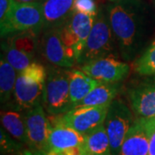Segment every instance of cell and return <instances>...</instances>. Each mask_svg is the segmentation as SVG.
Listing matches in <instances>:
<instances>
[{
  "label": "cell",
  "mask_w": 155,
  "mask_h": 155,
  "mask_svg": "<svg viewBox=\"0 0 155 155\" xmlns=\"http://www.w3.org/2000/svg\"><path fill=\"white\" fill-rule=\"evenodd\" d=\"M24 116L29 149L46 153L53 126L46 116L43 106L40 104L33 109L26 111Z\"/></svg>",
  "instance_id": "ba28073f"
},
{
  "label": "cell",
  "mask_w": 155,
  "mask_h": 155,
  "mask_svg": "<svg viewBox=\"0 0 155 155\" xmlns=\"http://www.w3.org/2000/svg\"><path fill=\"white\" fill-rule=\"evenodd\" d=\"M116 51H118L117 46L107 16L98 12L78 63L84 65L97 59L113 56Z\"/></svg>",
  "instance_id": "277c9868"
},
{
  "label": "cell",
  "mask_w": 155,
  "mask_h": 155,
  "mask_svg": "<svg viewBox=\"0 0 155 155\" xmlns=\"http://www.w3.org/2000/svg\"><path fill=\"white\" fill-rule=\"evenodd\" d=\"M44 90V84L32 83L27 81L19 73L14 89L15 110L28 111L41 104Z\"/></svg>",
  "instance_id": "5bb4252c"
},
{
  "label": "cell",
  "mask_w": 155,
  "mask_h": 155,
  "mask_svg": "<svg viewBox=\"0 0 155 155\" xmlns=\"http://www.w3.org/2000/svg\"><path fill=\"white\" fill-rule=\"evenodd\" d=\"M23 155H45L43 153H41V152H37V151H33V150H25Z\"/></svg>",
  "instance_id": "f546056e"
},
{
  "label": "cell",
  "mask_w": 155,
  "mask_h": 155,
  "mask_svg": "<svg viewBox=\"0 0 155 155\" xmlns=\"http://www.w3.org/2000/svg\"><path fill=\"white\" fill-rule=\"evenodd\" d=\"M74 11L91 16L97 15V9L95 0H74Z\"/></svg>",
  "instance_id": "484cf974"
},
{
  "label": "cell",
  "mask_w": 155,
  "mask_h": 155,
  "mask_svg": "<svg viewBox=\"0 0 155 155\" xmlns=\"http://www.w3.org/2000/svg\"><path fill=\"white\" fill-rule=\"evenodd\" d=\"M83 155H89V154H83Z\"/></svg>",
  "instance_id": "d6a6232c"
},
{
  "label": "cell",
  "mask_w": 155,
  "mask_h": 155,
  "mask_svg": "<svg viewBox=\"0 0 155 155\" xmlns=\"http://www.w3.org/2000/svg\"><path fill=\"white\" fill-rule=\"evenodd\" d=\"M80 70L102 83H119L128 76L130 67L115 57H105L84 64Z\"/></svg>",
  "instance_id": "30bf717a"
},
{
  "label": "cell",
  "mask_w": 155,
  "mask_h": 155,
  "mask_svg": "<svg viewBox=\"0 0 155 155\" xmlns=\"http://www.w3.org/2000/svg\"><path fill=\"white\" fill-rule=\"evenodd\" d=\"M112 3H117V2H123V1H130V0H109Z\"/></svg>",
  "instance_id": "4dcf8cb0"
},
{
  "label": "cell",
  "mask_w": 155,
  "mask_h": 155,
  "mask_svg": "<svg viewBox=\"0 0 155 155\" xmlns=\"http://www.w3.org/2000/svg\"><path fill=\"white\" fill-rule=\"evenodd\" d=\"M82 148L84 154L112 155L110 138L104 123L84 135Z\"/></svg>",
  "instance_id": "e0dca14e"
},
{
  "label": "cell",
  "mask_w": 155,
  "mask_h": 155,
  "mask_svg": "<svg viewBox=\"0 0 155 155\" xmlns=\"http://www.w3.org/2000/svg\"><path fill=\"white\" fill-rule=\"evenodd\" d=\"M134 119L131 108L122 99L115 98L109 105L104 126L110 138L112 155H120L124 139Z\"/></svg>",
  "instance_id": "5b68a950"
},
{
  "label": "cell",
  "mask_w": 155,
  "mask_h": 155,
  "mask_svg": "<svg viewBox=\"0 0 155 155\" xmlns=\"http://www.w3.org/2000/svg\"><path fill=\"white\" fill-rule=\"evenodd\" d=\"M17 71L1 54L0 60V98L1 104H6L14 94L17 82Z\"/></svg>",
  "instance_id": "ffe728a7"
},
{
  "label": "cell",
  "mask_w": 155,
  "mask_h": 155,
  "mask_svg": "<svg viewBox=\"0 0 155 155\" xmlns=\"http://www.w3.org/2000/svg\"><path fill=\"white\" fill-rule=\"evenodd\" d=\"M147 155H155V131L152 135V138L150 140L149 150Z\"/></svg>",
  "instance_id": "83f0119b"
},
{
  "label": "cell",
  "mask_w": 155,
  "mask_h": 155,
  "mask_svg": "<svg viewBox=\"0 0 155 155\" xmlns=\"http://www.w3.org/2000/svg\"><path fill=\"white\" fill-rule=\"evenodd\" d=\"M109 105L75 107L67 113L53 116V121L72 127L84 135L104 124Z\"/></svg>",
  "instance_id": "8992f818"
},
{
  "label": "cell",
  "mask_w": 155,
  "mask_h": 155,
  "mask_svg": "<svg viewBox=\"0 0 155 155\" xmlns=\"http://www.w3.org/2000/svg\"><path fill=\"white\" fill-rule=\"evenodd\" d=\"M99 84L81 70H70V97L73 108Z\"/></svg>",
  "instance_id": "ac0fdd59"
},
{
  "label": "cell",
  "mask_w": 155,
  "mask_h": 155,
  "mask_svg": "<svg viewBox=\"0 0 155 155\" xmlns=\"http://www.w3.org/2000/svg\"><path fill=\"white\" fill-rule=\"evenodd\" d=\"M2 52L6 61L19 73L33 62L34 56L11 47L5 42L2 43Z\"/></svg>",
  "instance_id": "7402d4cb"
},
{
  "label": "cell",
  "mask_w": 155,
  "mask_h": 155,
  "mask_svg": "<svg viewBox=\"0 0 155 155\" xmlns=\"http://www.w3.org/2000/svg\"><path fill=\"white\" fill-rule=\"evenodd\" d=\"M120 89L121 85L119 83L99 82V84L75 107L110 105L111 102L116 98Z\"/></svg>",
  "instance_id": "2e32d148"
},
{
  "label": "cell",
  "mask_w": 155,
  "mask_h": 155,
  "mask_svg": "<svg viewBox=\"0 0 155 155\" xmlns=\"http://www.w3.org/2000/svg\"><path fill=\"white\" fill-rule=\"evenodd\" d=\"M134 68L141 76L155 77V39L135 61Z\"/></svg>",
  "instance_id": "603a6c76"
},
{
  "label": "cell",
  "mask_w": 155,
  "mask_h": 155,
  "mask_svg": "<svg viewBox=\"0 0 155 155\" xmlns=\"http://www.w3.org/2000/svg\"><path fill=\"white\" fill-rule=\"evenodd\" d=\"M74 0H45L42 4L43 30L61 28L74 13Z\"/></svg>",
  "instance_id": "9a60e30c"
},
{
  "label": "cell",
  "mask_w": 155,
  "mask_h": 155,
  "mask_svg": "<svg viewBox=\"0 0 155 155\" xmlns=\"http://www.w3.org/2000/svg\"><path fill=\"white\" fill-rule=\"evenodd\" d=\"M42 104L50 116H60L73 109L70 97V70L52 68L44 84Z\"/></svg>",
  "instance_id": "7a4b0ae2"
},
{
  "label": "cell",
  "mask_w": 155,
  "mask_h": 155,
  "mask_svg": "<svg viewBox=\"0 0 155 155\" xmlns=\"http://www.w3.org/2000/svg\"><path fill=\"white\" fill-rule=\"evenodd\" d=\"M41 47L45 59L54 66L70 68L76 62L74 52L68 49L62 41L61 28L45 29Z\"/></svg>",
  "instance_id": "8fae6325"
},
{
  "label": "cell",
  "mask_w": 155,
  "mask_h": 155,
  "mask_svg": "<svg viewBox=\"0 0 155 155\" xmlns=\"http://www.w3.org/2000/svg\"><path fill=\"white\" fill-rule=\"evenodd\" d=\"M2 127L11 136L23 145L28 146V136L25 116L20 111L8 110L1 112Z\"/></svg>",
  "instance_id": "d6986e66"
},
{
  "label": "cell",
  "mask_w": 155,
  "mask_h": 155,
  "mask_svg": "<svg viewBox=\"0 0 155 155\" xmlns=\"http://www.w3.org/2000/svg\"><path fill=\"white\" fill-rule=\"evenodd\" d=\"M20 74L28 82L45 84L47 78V71L45 67L37 62H32Z\"/></svg>",
  "instance_id": "d4e9b609"
},
{
  "label": "cell",
  "mask_w": 155,
  "mask_h": 155,
  "mask_svg": "<svg viewBox=\"0 0 155 155\" xmlns=\"http://www.w3.org/2000/svg\"><path fill=\"white\" fill-rule=\"evenodd\" d=\"M50 122L53 127L48 138V151L45 155H54L70 147L83 146L84 134L61 122L53 120H50Z\"/></svg>",
  "instance_id": "4fadbf2b"
},
{
  "label": "cell",
  "mask_w": 155,
  "mask_h": 155,
  "mask_svg": "<svg viewBox=\"0 0 155 155\" xmlns=\"http://www.w3.org/2000/svg\"><path fill=\"white\" fill-rule=\"evenodd\" d=\"M39 33L33 31H24L10 35L5 43L17 49L25 52L30 55H35L36 48L37 36Z\"/></svg>",
  "instance_id": "44dd1931"
},
{
  "label": "cell",
  "mask_w": 155,
  "mask_h": 155,
  "mask_svg": "<svg viewBox=\"0 0 155 155\" xmlns=\"http://www.w3.org/2000/svg\"><path fill=\"white\" fill-rule=\"evenodd\" d=\"M17 3H22V4H30V3H41L43 4L45 0H15Z\"/></svg>",
  "instance_id": "f1b7e54d"
},
{
  "label": "cell",
  "mask_w": 155,
  "mask_h": 155,
  "mask_svg": "<svg viewBox=\"0 0 155 155\" xmlns=\"http://www.w3.org/2000/svg\"><path fill=\"white\" fill-rule=\"evenodd\" d=\"M139 0L113 3L107 6V18L120 55L132 61L142 45L143 19L139 10Z\"/></svg>",
  "instance_id": "6da1fadb"
},
{
  "label": "cell",
  "mask_w": 155,
  "mask_h": 155,
  "mask_svg": "<svg viewBox=\"0 0 155 155\" xmlns=\"http://www.w3.org/2000/svg\"><path fill=\"white\" fill-rule=\"evenodd\" d=\"M43 7L41 3L22 4L14 0L13 5L7 17L0 21L2 37L11 34L33 31L39 33L43 28Z\"/></svg>",
  "instance_id": "3957f363"
},
{
  "label": "cell",
  "mask_w": 155,
  "mask_h": 155,
  "mask_svg": "<svg viewBox=\"0 0 155 155\" xmlns=\"http://www.w3.org/2000/svg\"><path fill=\"white\" fill-rule=\"evenodd\" d=\"M0 150L1 153L9 155H23V144L17 140L4 127L0 129Z\"/></svg>",
  "instance_id": "cb8c5ba5"
},
{
  "label": "cell",
  "mask_w": 155,
  "mask_h": 155,
  "mask_svg": "<svg viewBox=\"0 0 155 155\" xmlns=\"http://www.w3.org/2000/svg\"><path fill=\"white\" fill-rule=\"evenodd\" d=\"M127 92L135 117L155 118V77L139 82Z\"/></svg>",
  "instance_id": "7c38bea8"
},
{
  "label": "cell",
  "mask_w": 155,
  "mask_h": 155,
  "mask_svg": "<svg viewBox=\"0 0 155 155\" xmlns=\"http://www.w3.org/2000/svg\"><path fill=\"white\" fill-rule=\"evenodd\" d=\"M96 17L74 11L71 18L61 28L62 41L68 49L74 52L77 63L83 54Z\"/></svg>",
  "instance_id": "52a82bcc"
},
{
  "label": "cell",
  "mask_w": 155,
  "mask_h": 155,
  "mask_svg": "<svg viewBox=\"0 0 155 155\" xmlns=\"http://www.w3.org/2000/svg\"><path fill=\"white\" fill-rule=\"evenodd\" d=\"M1 155H9V154H6V153H1Z\"/></svg>",
  "instance_id": "1f68e13d"
},
{
  "label": "cell",
  "mask_w": 155,
  "mask_h": 155,
  "mask_svg": "<svg viewBox=\"0 0 155 155\" xmlns=\"http://www.w3.org/2000/svg\"><path fill=\"white\" fill-rule=\"evenodd\" d=\"M155 131V118L135 117L124 139L120 155H147Z\"/></svg>",
  "instance_id": "9c48e42d"
},
{
  "label": "cell",
  "mask_w": 155,
  "mask_h": 155,
  "mask_svg": "<svg viewBox=\"0 0 155 155\" xmlns=\"http://www.w3.org/2000/svg\"><path fill=\"white\" fill-rule=\"evenodd\" d=\"M14 0H0V21L4 20L13 5Z\"/></svg>",
  "instance_id": "4316f807"
}]
</instances>
